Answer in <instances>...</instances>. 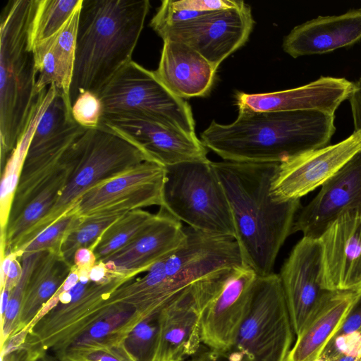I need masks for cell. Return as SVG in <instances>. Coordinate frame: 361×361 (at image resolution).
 Segmentation results:
<instances>
[{
  "label": "cell",
  "instance_id": "4fadbf2b",
  "mask_svg": "<svg viewBox=\"0 0 361 361\" xmlns=\"http://www.w3.org/2000/svg\"><path fill=\"white\" fill-rule=\"evenodd\" d=\"M102 126L125 138L155 163L167 167L191 161H207V148L190 135L156 118L141 114L103 115Z\"/></svg>",
  "mask_w": 361,
  "mask_h": 361
},
{
  "label": "cell",
  "instance_id": "60d3db41",
  "mask_svg": "<svg viewBox=\"0 0 361 361\" xmlns=\"http://www.w3.org/2000/svg\"><path fill=\"white\" fill-rule=\"evenodd\" d=\"M109 329V325L106 322H99L92 327L90 334L94 338H101L105 336Z\"/></svg>",
  "mask_w": 361,
  "mask_h": 361
},
{
  "label": "cell",
  "instance_id": "e0dca14e",
  "mask_svg": "<svg viewBox=\"0 0 361 361\" xmlns=\"http://www.w3.org/2000/svg\"><path fill=\"white\" fill-rule=\"evenodd\" d=\"M322 247L323 288L329 291L361 288V209L342 213L318 238Z\"/></svg>",
  "mask_w": 361,
  "mask_h": 361
},
{
  "label": "cell",
  "instance_id": "603a6c76",
  "mask_svg": "<svg viewBox=\"0 0 361 361\" xmlns=\"http://www.w3.org/2000/svg\"><path fill=\"white\" fill-rule=\"evenodd\" d=\"M360 288L332 291L312 321L296 336L287 361H314L343 323Z\"/></svg>",
  "mask_w": 361,
  "mask_h": 361
},
{
  "label": "cell",
  "instance_id": "44dd1931",
  "mask_svg": "<svg viewBox=\"0 0 361 361\" xmlns=\"http://www.w3.org/2000/svg\"><path fill=\"white\" fill-rule=\"evenodd\" d=\"M361 39V8L339 16H318L295 27L283 39V49L292 56L322 54Z\"/></svg>",
  "mask_w": 361,
  "mask_h": 361
},
{
  "label": "cell",
  "instance_id": "f546056e",
  "mask_svg": "<svg viewBox=\"0 0 361 361\" xmlns=\"http://www.w3.org/2000/svg\"><path fill=\"white\" fill-rule=\"evenodd\" d=\"M124 214L100 213L82 218L66 236L61 245L60 255L73 267L76 251L82 247L93 250L104 232Z\"/></svg>",
  "mask_w": 361,
  "mask_h": 361
},
{
  "label": "cell",
  "instance_id": "ab89813d",
  "mask_svg": "<svg viewBox=\"0 0 361 361\" xmlns=\"http://www.w3.org/2000/svg\"><path fill=\"white\" fill-rule=\"evenodd\" d=\"M19 258V255L17 252H11L8 255L5 256L1 259V288L4 286L8 273L10 269V267L13 260L16 258Z\"/></svg>",
  "mask_w": 361,
  "mask_h": 361
},
{
  "label": "cell",
  "instance_id": "ffe728a7",
  "mask_svg": "<svg viewBox=\"0 0 361 361\" xmlns=\"http://www.w3.org/2000/svg\"><path fill=\"white\" fill-rule=\"evenodd\" d=\"M355 88V82L344 78L321 76L307 85L274 92H237V106L256 112L318 111L334 115Z\"/></svg>",
  "mask_w": 361,
  "mask_h": 361
},
{
  "label": "cell",
  "instance_id": "f6af8a7d",
  "mask_svg": "<svg viewBox=\"0 0 361 361\" xmlns=\"http://www.w3.org/2000/svg\"><path fill=\"white\" fill-rule=\"evenodd\" d=\"M100 361H117V360L112 357H102L100 360Z\"/></svg>",
  "mask_w": 361,
  "mask_h": 361
},
{
  "label": "cell",
  "instance_id": "6da1fadb",
  "mask_svg": "<svg viewBox=\"0 0 361 361\" xmlns=\"http://www.w3.org/2000/svg\"><path fill=\"white\" fill-rule=\"evenodd\" d=\"M225 190L244 264L258 276L273 272L279 251L292 234L300 200L276 202L270 195L279 163L212 161Z\"/></svg>",
  "mask_w": 361,
  "mask_h": 361
},
{
  "label": "cell",
  "instance_id": "836d02e7",
  "mask_svg": "<svg viewBox=\"0 0 361 361\" xmlns=\"http://www.w3.org/2000/svg\"><path fill=\"white\" fill-rule=\"evenodd\" d=\"M341 353H348L361 359V329L353 334L330 340L322 354L331 359Z\"/></svg>",
  "mask_w": 361,
  "mask_h": 361
},
{
  "label": "cell",
  "instance_id": "484cf974",
  "mask_svg": "<svg viewBox=\"0 0 361 361\" xmlns=\"http://www.w3.org/2000/svg\"><path fill=\"white\" fill-rule=\"evenodd\" d=\"M41 117V114L37 111H32L30 114L15 148L2 169L0 188V238L5 233L27 153Z\"/></svg>",
  "mask_w": 361,
  "mask_h": 361
},
{
  "label": "cell",
  "instance_id": "f35d334b",
  "mask_svg": "<svg viewBox=\"0 0 361 361\" xmlns=\"http://www.w3.org/2000/svg\"><path fill=\"white\" fill-rule=\"evenodd\" d=\"M186 361H230L224 353L207 348L206 350L198 352Z\"/></svg>",
  "mask_w": 361,
  "mask_h": 361
},
{
  "label": "cell",
  "instance_id": "3957f363",
  "mask_svg": "<svg viewBox=\"0 0 361 361\" xmlns=\"http://www.w3.org/2000/svg\"><path fill=\"white\" fill-rule=\"evenodd\" d=\"M150 8L148 0H82L69 97L98 94L128 63Z\"/></svg>",
  "mask_w": 361,
  "mask_h": 361
},
{
  "label": "cell",
  "instance_id": "9a60e30c",
  "mask_svg": "<svg viewBox=\"0 0 361 361\" xmlns=\"http://www.w3.org/2000/svg\"><path fill=\"white\" fill-rule=\"evenodd\" d=\"M361 152V130L332 145L310 151L280 163L271 180L270 195L276 202L300 198L336 173Z\"/></svg>",
  "mask_w": 361,
  "mask_h": 361
},
{
  "label": "cell",
  "instance_id": "5bb4252c",
  "mask_svg": "<svg viewBox=\"0 0 361 361\" xmlns=\"http://www.w3.org/2000/svg\"><path fill=\"white\" fill-rule=\"evenodd\" d=\"M278 274L297 336L332 293L322 286L320 240L303 236L293 247Z\"/></svg>",
  "mask_w": 361,
  "mask_h": 361
},
{
  "label": "cell",
  "instance_id": "7bdbcfd3",
  "mask_svg": "<svg viewBox=\"0 0 361 361\" xmlns=\"http://www.w3.org/2000/svg\"><path fill=\"white\" fill-rule=\"evenodd\" d=\"M10 290L6 288H2V292H1V314H3V313L4 312H6V310L7 308V306H8V302H9V293H10Z\"/></svg>",
  "mask_w": 361,
  "mask_h": 361
},
{
  "label": "cell",
  "instance_id": "74e56055",
  "mask_svg": "<svg viewBox=\"0 0 361 361\" xmlns=\"http://www.w3.org/2000/svg\"><path fill=\"white\" fill-rule=\"evenodd\" d=\"M22 273L23 267L21 262L18 257H16L11 263L5 284L2 288H6L10 290H13L19 281Z\"/></svg>",
  "mask_w": 361,
  "mask_h": 361
},
{
  "label": "cell",
  "instance_id": "ba28073f",
  "mask_svg": "<svg viewBox=\"0 0 361 361\" xmlns=\"http://www.w3.org/2000/svg\"><path fill=\"white\" fill-rule=\"evenodd\" d=\"M295 335L279 274L258 276L249 312L224 353L230 361H287Z\"/></svg>",
  "mask_w": 361,
  "mask_h": 361
},
{
  "label": "cell",
  "instance_id": "2e32d148",
  "mask_svg": "<svg viewBox=\"0 0 361 361\" xmlns=\"http://www.w3.org/2000/svg\"><path fill=\"white\" fill-rule=\"evenodd\" d=\"M212 275L179 291L159 309L152 361H186L199 352L202 343L200 304Z\"/></svg>",
  "mask_w": 361,
  "mask_h": 361
},
{
  "label": "cell",
  "instance_id": "30bf717a",
  "mask_svg": "<svg viewBox=\"0 0 361 361\" xmlns=\"http://www.w3.org/2000/svg\"><path fill=\"white\" fill-rule=\"evenodd\" d=\"M103 115H147L190 135L195 123L190 105L149 71L133 60L123 67L97 94Z\"/></svg>",
  "mask_w": 361,
  "mask_h": 361
},
{
  "label": "cell",
  "instance_id": "7c38bea8",
  "mask_svg": "<svg viewBox=\"0 0 361 361\" xmlns=\"http://www.w3.org/2000/svg\"><path fill=\"white\" fill-rule=\"evenodd\" d=\"M257 277L245 264L235 267L200 302L201 339L207 348L225 353L232 347L249 312Z\"/></svg>",
  "mask_w": 361,
  "mask_h": 361
},
{
  "label": "cell",
  "instance_id": "8d00e7d4",
  "mask_svg": "<svg viewBox=\"0 0 361 361\" xmlns=\"http://www.w3.org/2000/svg\"><path fill=\"white\" fill-rule=\"evenodd\" d=\"M355 130H361V82L349 98Z\"/></svg>",
  "mask_w": 361,
  "mask_h": 361
},
{
  "label": "cell",
  "instance_id": "ac0fdd59",
  "mask_svg": "<svg viewBox=\"0 0 361 361\" xmlns=\"http://www.w3.org/2000/svg\"><path fill=\"white\" fill-rule=\"evenodd\" d=\"M361 209V152L326 180L317 195L299 210L292 234L318 239L342 213Z\"/></svg>",
  "mask_w": 361,
  "mask_h": 361
},
{
  "label": "cell",
  "instance_id": "4316f807",
  "mask_svg": "<svg viewBox=\"0 0 361 361\" xmlns=\"http://www.w3.org/2000/svg\"><path fill=\"white\" fill-rule=\"evenodd\" d=\"M82 0H33L27 28L30 51L55 36Z\"/></svg>",
  "mask_w": 361,
  "mask_h": 361
},
{
  "label": "cell",
  "instance_id": "d6a6232c",
  "mask_svg": "<svg viewBox=\"0 0 361 361\" xmlns=\"http://www.w3.org/2000/svg\"><path fill=\"white\" fill-rule=\"evenodd\" d=\"M72 116L74 121L85 129L99 126L103 116V107L98 95L90 91L80 94L72 103Z\"/></svg>",
  "mask_w": 361,
  "mask_h": 361
},
{
  "label": "cell",
  "instance_id": "d4e9b609",
  "mask_svg": "<svg viewBox=\"0 0 361 361\" xmlns=\"http://www.w3.org/2000/svg\"><path fill=\"white\" fill-rule=\"evenodd\" d=\"M69 176V169L63 164L43 190L10 222L1 239V259L14 252L26 234L53 208Z\"/></svg>",
  "mask_w": 361,
  "mask_h": 361
},
{
  "label": "cell",
  "instance_id": "8992f818",
  "mask_svg": "<svg viewBox=\"0 0 361 361\" xmlns=\"http://www.w3.org/2000/svg\"><path fill=\"white\" fill-rule=\"evenodd\" d=\"M152 161L137 147L99 126L87 129L68 149L63 164L69 169L67 182L56 204L22 239L16 250L31 241L68 210L87 190L144 161Z\"/></svg>",
  "mask_w": 361,
  "mask_h": 361
},
{
  "label": "cell",
  "instance_id": "b9f144b4",
  "mask_svg": "<svg viewBox=\"0 0 361 361\" xmlns=\"http://www.w3.org/2000/svg\"><path fill=\"white\" fill-rule=\"evenodd\" d=\"M329 361H361V359L357 356L348 353H341L337 356L329 359Z\"/></svg>",
  "mask_w": 361,
  "mask_h": 361
},
{
  "label": "cell",
  "instance_id": "277c9868",
  "mask_svg": "<svg viewBox=\"0 0 361 361\" xmlns=\"http://www.w3.org/2000/svg\"><path fill=\"white\" fill-rule=\"evenodd\" d=\"M33 0L9 1L1 15L0 144L1 167L26 125L35 93L37 70L27 49Z\"/></svg>",
  "mask_w": 361,
  "mask_h": 361
},
{
  "label": "cell",
  "instance_id": "7a4b0ae2",
  "mask_svg": "<svg viewBox=\"0 0 361 361\" xmlns=\"http://www.w3.org/2000/svg\"><path fill=\"white\" fill-rule=\"evenodd\" d=\"M230 124L215 121L201 141L225 161L282 163L329 145L335 115L318 111L256 112L238 106Z\"/></svg>",
  "mask_w": 361,
  "mask_h": 361
},
{
  "label": "cell",
  "instance_id": "8fae6325",
  "mask_svg": "<svg viewBox=\"0 0 361 361\" xmlns=\"http://www.w3.org/2000/svg\"><path fill=\"white\" fill-rule=\"evenodd\" d=\"M254 23L250 6L242 1L235 7L214 11L156 32L163 41L185 44L218 68L225 59L247 42Z\"/></svg>",
  "mask_w": 361,
  "mask_h": 361
},
{
  "label": "cell",
  "instance_id": "f1b7e54d",
  "mask_svg": "<svg viewBox=\"0 0 361 361\" xmlns=\"http://www.w3.org/2000/svg\"><path fill=\"white\" fill-rule=\"evenodd\" d=\"M242 1L236 0H164L151 19L149 25L157 30L176 23L195 19L214 11L233 8Z\"/></svg>",
  "mask_w": 361,
  "mask_h": 361
},
{
  "label": "cell",
  "instance_id": "7402d4cb",
  "mask_svg": "<svg viewBox=\"0 0 361 361\" xmlns=\"http://www.w3.org/2000/svg\"><path fill=\"white\" fill-rule=\"evenodd\" d=\"M163 42L159 66L154 71L159 80L181 99L207 95L217 68L184 43L169 39Z\"/></svg>",
  "mask_w": 361,
  "mask_h": 361
},
{
  "label": "cell",
  "instance_id": "d6986e66",
  "mask_svg": "<svg viewBox=\"0 0 361 361\" xmlns=\"http://www.w3.org/2000/svg\"><path fill=\"white\" fill-rule=\"evenodd\" d=\"M186 240L181 222L161 207L154 220L127 245L103 262L115 276L131 279L149 271Z\"/></svg>",
  "mask_w": 361,
  "mask_h": 361
},
{
  "label": "cell",
  "instance_id": "cb8c5ba5",
  "mask_svg": "<svg viewBox=\"0 0 361 361\" xmlns=\"http://www.w3.org/2000/svg\"><path fill=\"white\" fill-rule=\"evenodd\" d=\"M166 173L165 166L144 161L87 190L75 204V209L82 218L93 215L106 205L145 186L164 181Z\"/></svg>",
  "mask_w": 361,
  "mask_h": 361
},
{
  "label": "cell",
  "instance_id": "d590c367",
  "mask_svg": "<svg viewBox=\"0 0 361 361\" xmlns=\"http://www.w3.org/2000/svg\"><path fill=\"white\" fill-rule=\"evenodd\" d=\"M97 263L93 250L88 247L78 249L74 255L73 267L78 270L90 271Z\"/></svg>",
  "mask_w": 361,
  "mask_h": 361
},
{
  "label": "cell",
  "instance_id": "52a82bcc",
  "mask_svg": "<svg viewBox=\"0 0 361 361\" xmlns=\"http://www.w3.org/2000/svg\"><path fill=\"white\" fill-rule=\"evenodd\" d=\"M166 169L162 207L197 231L235 240L230 204L212 161L183 162Z\"/></svg>",
  "mask_w": 361,
  "mask_h": 361
},
{
  "label": "cell",
  "instance_id": "5b68a950",
  "mask_svg": "<svg viewBox=\"0 0 361 361\" xmlns=\"http://www.w3.org/2000/svg\"><path fill=\"white\" fill-rule=\"evenodd\" d=\"M184 230L186 240L180 247L123 288L148 315L195 282L221 269L244 264L235 239L189 226H184Z\"/></svg>",
  "mask_w": 361,
  "mask_h": 361
},
{
  "label": "cell",
  "instance_id": "4dcf8cb0",
  "mask_svg": "<svg viewBox=\"0 0 361 361\" xmlns=\"http://www.w3.org/2000/svg\"><path fill=\"white\" fill-rule=\"evenodd\" d=\"M82 3L75 10L62 29L49 39L59 66L62 82L61 92L70 102L69 92L75 66L78 28Z\"/></svg>",
  "mask_w": 361,
  "mask_h": 361
},
{
  "label": "cell",
  "instance_id": "ee69618b",
  "mask_svg": "<svg viewBox=\"0 0 361 361\" xmlns=\"http://www.w3.org/2000/svg\"><path fill=\"white\" fill-rule=\"evenodd\" d=\"M329 359L328 357H326L325 355H321L317 360H315L314 361H329Z\"/></svg>",
  "mask_w": 361,
  "mask_h": 361
},
{
  "label": "cell",
  "instance_id": "9c48e42d",
  "mask_svg": "<svg viewBox=\"0 0 361 361\" xmlns=\"http://www.w3.org/2000/svg\"><path fill=\"white\" fill-rule=\"evenodd\" d=\"M71 103L58 89L32 137L13 202L10 220L43 190L63 168V159L87 130L73 119Z\"/></svg>",
  "mask_w": 361,
  "mask_h": 361
},
{
  "label": "cell",
  "instance_id": "1f68e13d",
  "mask_svg": "<svg viewBox=\"0 0 361 361\" xmlns=\"http://www.w3.org/2000/svg\"><path fill=\"white\" fill-rule=\"evenodd\" d=\"M73 204L61 216L46 227L31 241L17 252L19 258L23 254L49 251L60 255L61 245L68 234L82 219L76 212Z\"/></svg>",
  "mask_w": 361,
  "mask_h": 361
},
{
  "label": "cell",
  "instance_id": "e575fe53",
  "mask_svg": "<svg viewBox=\"0 0 361 361\" xmlns=\"http://www.w3.org/2000/svg\"><path fill=\"white\" fill-rule=\"evenodd\" d=\"M360 329H361V290L349 309L343 323L331 339L353 334Z\"/></svg>",
  "mask_w": 361,
  "mask_h": 361
},
{
  "label": "cell",
  "instance_id": "83f0119b",
  "mask_svg": "<svg viewBox=\"0 0 361 361\" xmlns=\"http://www.w3.org/2000/svg\"><path fill=\"white\" fill-rule=\"evenodd\" d=\"M142 209L129 212L114 222L102 235L93 247L97 262L114 254L146 228L156 218Z\"/></svg>",
  "mask_w": 361,
  "mask_h": 361
}]
</instances>
